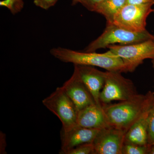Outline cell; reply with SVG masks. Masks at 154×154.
Returning <instances> with one entry per match:
<instances>
[{"instance_id":"obj_1","label":"cell","mask_w":154,"mask_h":154,"mask_svg":"<svg viewBox=\"0 0 154 154\" xmlns=\"http://www.w3.org/2000/svg\"><path fill=\"white\" fill-rule=\"evenodd\" d=\"M154 104V92L149 91L119 103L102 105V108L109 125L126 132Z\"/></svg>"},{"instance_id":"obj_2","label":"cell","mask_w":154,"mask_h":154,"mask_svg":"<svg viewBox=\"0 0 154 154\" xmlns=\"http://www.w3.org/2000/svg\"><path fill=\"white\" fill-rule=\"evenodd\" d=\"M50 53L59 60L74 65L99 67L107 71L125 72L122 59L110 50L104 53L95 52H79L62 47L54 48Z\"/></svg>"},{"instance_id":"obj_3","label":"cell","mask_w":154,"mask_h":154,"mask_svg":"<svg viewBox=\"0 0 154 154\" xmlns=\"http://www.w3.org/2000/svg\"><path fill=\"white\" fill-rule=\"evenodd\" d=\"M151 39H154V35L147 30L142 32H132L113 23H107L103 33L90 43L86 47L85 51L95 52L112 45L135 44Z\"/></svg>"},{"instance_id":"obj_4","label":"cell","mask_w":154,"mask_h":154,"mask_svg":"<svg viewBox=\"0 0 154 154\" xmlns=\"http://www.w3.org/2000/svg\"><path fill=\"white\" fill-rule=\"evenodd\" d=\"M107 48L122 59L125 72H133L145 60L154 59V39L135 44L112 45Z\"/></svg>"},{"instance_id":"obj_5","label":"cell","mask_w":154,"mask_h":154,"mask_svg":"<svg viewBox=\"0 0 154 154\" xmlns=\"http://www.w3.org/2000/svg\"><path fill=\"white\" fill-rule=\"evenodd\" d=\"M121 73L106 72L105 84L99 96L101 105L109 104L113 101H125L138 94L132 81L125 78Z\"/></svg>"},{"instance_id":"obj_6","label":"cell","mask_w":154,"mask_h":154,"mask_svg":"<svg viewBox=\"0 0 154 154\" xmlns=\"http://www.w3.org/2000/svg\"><path fill=\"white\" fill-rule=\"evenodd\" d=\"M42 102L48 110L59 119L62 124L63 130L66 131L77 125L79 110L62 87L57 88Z\"/></svg>"},{"instance_id":"obj_7","label":"cell","mask_w":154,"mask_h":154,"mask_svg":"<svg viewBox=\"0 0 154 154\" xmlns=\"http://www.w3.org/2000/svg\"><path fill=\"white\" fill-rule=\"evenodd\" d=\"M152 6L126 4L115 14L113 23L132 32L145 31L147 19L153 13Z\"/></svg>"},{"instance_id":"obj_8","label":"cell","mask_w":154,"mask_h":154,"mask_svg":"<svg viewBox=\"0 0 154 154\" xmlns=\"http://www.w3.org/2000/svg\"><path fill=\"white\" fill-rule=\"evenodd\" d=\"M125 133L111 126L100 129L92 143L94 154H122Z\"/></svg>"},{"instance_id":"obj_9","label":"cell","mask_w":154,"mask_h":154,"mask_svg":"<svg viewBox=\"0 0 154 154\" xmlns=\"http://www.w3.org/2000/svg\"><path fill=\"white\" fill-rule=\"evenodd\" d=\"M61 87L79 111L89 105L96 104L90 91L74 70L71 77Z\"/></svg>"},{"instance_id":"obj_10","label":"cell","mask_w":154,"mask_h":154,"mask_svg":"<svg viewBox=\"0 0 154 154\" xmlns=\"http://www.w3.org/2000/svg\"><path fill=\"white\" fill-rule=\"evenodd\" d=\"M74 65V70L77 72L90 91L96 105L102 107L99 100V96L105 84L106 72L101 71L95 67L90 66Z\"/></svg>"},{"instance_id":"obj_11","label":"cell","mask_w":154,"mask_h":154,"mask_svg":"<svg viewBox=\"0 0 154 154\" xmlns=\"http://www.w3.org/2000/svg\"><path fill=\"white\" fill-rule=\"evenodd\" d=\"M100 130L87 128L78 125L66 131L62 129L60 134L61 146L60 154H63L67 151L77 146L93 143Z\"/></svg>"},{"instance_id":"obj_12","label":"cell","mask_w":154,"mask_h":154,"mask_svg":"<svg viewBox=\"0 0 154 154\" xmlns=\"http://www.w3.org/2000/svg\"><path fill=\"white\" fill-rule=\"evenodd\" d=\"M77 125L87 128L98 129L110 126L102 107L96 104L79 110Z\"/></svg>"},{"instance_id":"obj_13","label":"cell","mask_w":154,"mask_h":154,"mask_svg":"<svg viewBox=\"0 0 154 154\" xmlns=\"http://www.w3.org/2000/svg\"><path fill=\"white\" fill-rule=\"evenodd\" d=\"M151 108L144 113L126 131L124 143L148 145L149 115Z\"/></svg>"},{"instance_id":"obj_14","label":"cell","mask_w":154,"mask_h":154,"mask_svg":"<svg viewBox=\"0 0 154 154\" xmlns=\"http://www.w3.org/2000/svg\"><path fill=\"white\" fill-rule=\"evenodd\" d=\"M127 0H104L94 12L103 15L107 23H113L114 16L127 4Z\"/></svg>"},{"instance_id":"obj_15","label":"cell","mask_w":154,"mask_h":154,"mask_svg":"<svg viewBox=\"0 0 154 154\" xmlns=\"http://www.w3.org/2000/svg\"><path fill=\"white\" fill-rule=\"evenodd\" d=\"M151 146L132 143L124 144L122 154H149Z\"/></svg>"},{"instance_id":"obj_16","label":"cell","mask_w":154,"mask_h":154,"mask_svg":"<svg viewBox=\"0 0 154 154\" xmlns=\"http://www.w3.org/2000/svg\"><path fill=\"white\" fill-rule=\"evenodd\" d=\"M25 3L23 0H2L0 2V6L8 9L11 14L15 15L22 11Z\"/></svg>"},{"instance_id":"obj_17","label":"cell","mask_w":154,"mask_h":154,"mask_svg":"<svg viewBox=\"0 0 154 154\" xmlns=\"http://www.w3.org/2000/svg\"><path fill=\"white\" fill-rule=\"evenodd\" d=\"M63 154H94L93 143H86L77 146L67 151Z\"/></svg>"},{"instance_id":"obj_18","label":"cell","mask_w":154,"mask_h":154,"mask_svg":"<svg viewBox=\"0 0 154 154\" xmlns=\"http://www.w3.org/2000/svg\"><path fill=\"white\" fill-rule=\"evenodd\" d=\"M154 144V104L152 107L149 119L148 142L149 146H152Z\"/></svg>"},{"instance_id":"obj_19","label":"cell","mask_w":154,"mask_h":154,"mask_svg":"<svg viewBox=\"0 0 154 154\" xmlns=\"http://www.w3.org/2000/svg\"><path fill=\"white\" fill-rule=\"evenodd\" d=\"M58 0H33L35 5L43 10H47L55 5Z\"/></svg>"},{"instance_id":"obj_20","label":"cell","mask_w":154,"mask_h":154,"mask_svg":"<svg viewBox=\"0 0 154 154\" xmlns=\"http://www.w3.org/2000/svg\"><path fill=\"white\" fill-rule=\"evenodd\" d=\"M104 0H81L82 4L88 11L94 12L98 6Z\"/></svg>"},{"instance_id":"obj_21","label":"cell","mask_w":154,"mask_h":154,"mask_svg":"<svg viewBox=\"0 0 154 154\" xmlns=\"http://www.w3.org/2000/svg\"><path fill=\"white\" fill-rule=\"evenodd\" d=\"M127 4L143 5L150 4L154 5V0H127Z\"/></svg>"},{"instance_id":"obj_22","label":"cell","mask_w":154,"mask_h":154,"mask_svg":"<svg viewBox=\"0 0 154 154\" xmlns=\"http://www.w3.org/2000/svg\"><path fill=\"white\" fill-rule=\"evenodd\" d=\"M149 154H154V144L151 146Z\"/></svg>"},{"instance_id":"obj_23","label":"cell","mask_w":154,"mask_h":154,"mask_svg":"<svg viewBox=\"0 0 154 154\" xmlns=\"http://www.w3.org/2000/svg\"><path fill=\"white\" fill-rule=\"evenodd\" d=\"M80 2H81V0H72V4L74 5L77 3H80Z\"/></svg>"},{"instance_id":"obj_24","label":"cell","mask_w":154,"mask_h":154,"mask_svg":"<svg viewBox=\"0 0 154 154\" xmlns=\"http://www.w3.org/2000/svg\"><path fill=\"white\" fill-rule=\"evenodd\" d=\"M152 67L154 69V59L152 60Z\"/></svg>"},{"instance_id":"obj_25","label":"cell","mask_w":154,"mask_h":154,"mask_svg":"<svg viewBox=\"0 0 154 154\" xmlns=\"http://www.w3.org/2000/svg\"><path fill=\"white\" fill-rule=\"evenodd\" d=\"M153 13H154V9H153Z\"/></svg>"},{"instance_id":"obj_26","label":"cell","mask_w":154,"mask_h":154,"mask_svg":"<svg viewBox=\"0 0 154 154\" xmlns=\"http://www.w3.org/2000/svg\"></svg>"}]
</instances>
